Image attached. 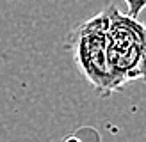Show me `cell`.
<instances>
[{"mask_svg": "<svg viewBox=\"0 0 146 142\" xmlns=\"http://www.w3.org/2000/svg\"><path fill=\"white\" fill-rule=\"evenodd\" d=\"M107 43V18L104 11L80 23L68 39L70 52L80 73L98 91L102 98L111 96L112 92L123 87L109 62Z\"/></svg>", "mask_w": 146, "mask_h": 142, "instance_id": "obj_1", "label": "cell"}, {"mask_svg": "<svg viewBox=\"0 0 146 142\" xmlns=\"http://www.w3.org/2000/svg\"><path fill=\"white\" fill-rule=\"evenodd\" d=\"M107 18V57L111 68L123 85L132 80L146 82V25L137 18L109 5Z\"/></svg>", "mask_w": 146, "mask_h": 142, "instance_id": "obj_2", "label": "cell"}, {"mask_svg": "<svg viewBox=\"0 0 146 142\" xmlns=\"http://www.w3.org/2000/svg\"><path fill=\"white\" fill-rule=\"evenodd\" d=\"M125 4L128 7V16H132V18H139V14L141 11L146 7V0H125Z\"/></svg>", "mask_w": 146, "mask_h": 142, "instance_id": "obj_3", "label": "cell"}]
</instances>
